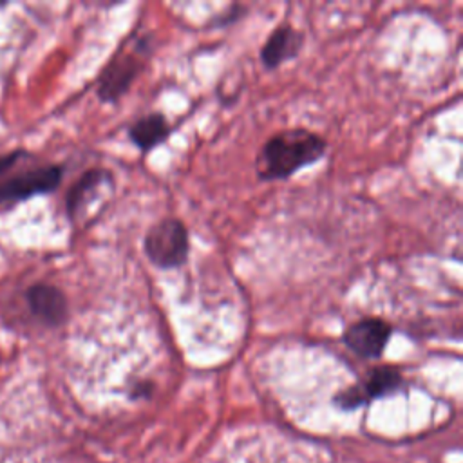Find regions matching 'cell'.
I'll list each match as a JSON object with an SVG mask.
<instances>
[{
    "label": "cell",
    "instance_id": "1",
    "mask_svg": "<svg viewBox=\"0 0 463 463\" xmlns=\"http://www.w3.org/2000/svg\"><path fill=\"white\" fill-rule=\"evenodd\" d=\"M327 143L307 128H291L273 134L257 156V175L262 181H277L317 163L326 154Z\"/></svg>",
    "mask_w": 463,
    "mask_h": 463
},
{
    "label": "cell",
    "instance_id": "2",
    "mask_svg": "<svg viewBox=\"0 0 463 463\" xmlns=\"http://www.w3.org/2000/svg\"><path fill=\"white\" fill-rule=\"evenodd\" d=\"M63 179V166L36 163V157L16 148L0 156V204L24 203L36 195L54 192Z\"/></svg>",
    "mask_w": 463,
    "mask_h": 463
},
{
    "label": "cell",
    "instance_id": "3",
    "mask_svg": "<svg viewBox=\"0 0 463 463\" xmlns=\"http://www.w3.org/2000/svg\"><path fill=\"white\" fill-rule=\"evenodd\" d=\"M143 250L148 260L161 269L183 266L190 250L186 226L175 217L157 221L148 228L143 241Z\"/></svg>",
    "mask_w": 463,
    "mask_h": 463
},
{
    "label": "cell",
    "instance_id": "4",
    "mask_svg": "<svg viewBox=\"0 0 463 463\" xmlns=\"http://www.w3.org/2000/svg\"><path fill=\"white\" fill-rule=\"evenodd\" d=\"M145 40L137 42L130 51L116 54L99 72L96 92L98 98L105 103L118 101L132 85L145 61Z\"/></svg>",
    "mask_w": 463,
    "mask_h": 463
},
{
    "label": "cell",
    "instance_id": "5",
    "mask_svg": "<svg viewBox=\"0 0 463 463\" xmlns=\"http://www.w3.org/2000/svg\"><path fill=\"white\" fill-rule=\"evenodd\" d=\"M391 331L392 329L385 320L367 317L360 318L345 329L344 342L358 356L376 360L383 354L385 345L391 338Z\"/></svg>",
    "mask_w": 463,
    "mask_h": 463
},
{
    "label": "cell",
    "instance_id": "6",
    "mask_svg": "<svg viewBox=\"0 0 463 463\" xmlns=\"http://www.w3.org/2000/svg\"><path fill=\"white\" fill-rule=\"evenodd\" d=\"M25 302L31 315L47 327H60L69 318V304L63 291L52 284L36 282L27 288Z\"/></svg>",
    "mask_w": 463,
    "mask_h": 463
},
{
    "label": "cell",
    "instance_id": "7",
    "mask_svg": "<svg viewBox=\"0 0 463 463\" xmlns=\"http://www.w3.org/2000/svg\"><path fill=\"white\" fill-rule=\"evenodd\" d=\"M304 45V34L293 25L282 24L268 36L260 49V61L266 69H277L293 60Z\"/></svg>",
    "mask_w": 463,
    "mask_h": 463
},
{
    "label": "cell",
    "instance_id": "8",
    "mask_svg": "<svg viewBox=\"0 0 463 463\" xmlns=\"http://www.w3.org/2000/svg\"><path fill=\"white\" fill-rule=\"evenodd\" d=\"M112 175L107 170L92 168L87 170L67 192L65 197V208L71 221L78 219V215L83 212V208L92 201V197L98 194V190L103 184H110Z\"/></svg>",
    "mask_w": 463,
    "mask_h": 463
},
{
    "label": "cell",
    "instance_id": "9",
    "mask_svg": "<svg viewBox=\"0 0 463 463\" xmlns=\"http://www.w3.org/2000/svg\"><path fill=\"white\" fill-rule=\"evenodd\" d=\"M170 132L172 127L166 118L161 112H150L130 125L128 137L139 150L148 152L161 145L170 136Z\"/></svg>",
    "mask_w": 463,
    "mask_h": 463
},
{
    "label": "cell",
    "instance_id": "10",
    "mask_svg": "<svg viewBox=\"0 0 463 463\" xmlns=\"http://www.w3.org/2000/svg\"><path fill=\"white\" fill-rule=\"evenodd\" d=\"M400 385H402L400 371L391 365H380L369 373V376L364 383H358L354 387L358 389V392L365 403L373 398H382V396L394 392Z\"/></svg>",
    "mask_w": 463,
    "mask_h": 463
}]
</instances>
